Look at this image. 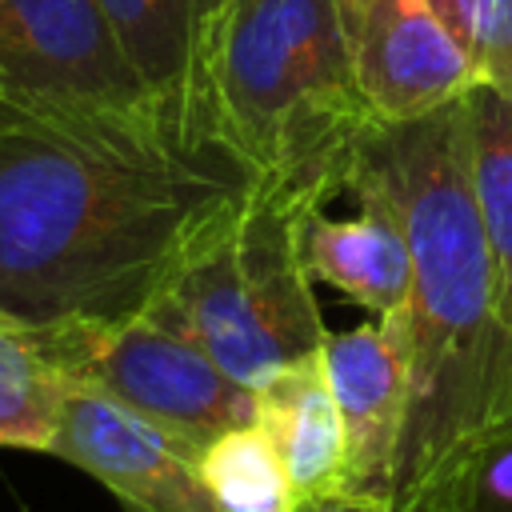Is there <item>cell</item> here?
Returning <instances> with one entry per match:
<instances>
[{"mask_svg":"<svg viewBox=\"0 0 512 512\" xmlns=\"http://www.w3.org/2000/svg\"><path fill=\"white\" fill-rule=\"evenodd\" d=\"M248 184L224 148H184L152 124L0 104V320L44 332L144 312Z\"/></svg>","mask_w":512,"mask_h":512,"instance_id":"1","label":"cell"},{"mask_svg":"<svg viewBox=\"0 0 512 512\" xmlns=\"http://www.w3.org/2000/svg\"><path fill=\"white\" fill-rule=\"evenodd\" d=\"M352 180L396 208L412 256L408 300L384 316L408 380L392 512H452L484 456L512 440V328L496 312L464 96L368 124Z\"/></svg>","mask_w":512,"mask_h":512,"instance_id":"2","label":"cell"},{"mask_svg":"<svg viewBox=\"0 0 512 512\" xmlns=\"http://www.w3.org/2000/svg\"><path fill=\"white\" fill-rule=\"evenodd\" d=\"M204 124L256 188L304 212L348 192L372 120L340 0H224L204 44Z\"/></svg>","mask_w":512,"mask_h":512,"instance_id":"3","label":"cell"},{"mask_svg":"<svg viewBox=\"0 0 512 512\" xmlns=\"http://www.w3.org/2000/svg\"><path fill=\"white\" fill-rule=\"evenodd\" d=\"M308 216L248 184L188 240L144 312L192 340L236 384L260 388L328 340L300 248Z\"/></svg>","mask_w":512,"mask_h":512,"instance_id":"4","label":"cell"},{"mask_svg":"<svg viewBox=\"0 0 512 512\" xmlns=\"http://www.w3.org/2000/svg\"><path fill=\"white\" fill-rule=\"evenodd\" d=\"M36 336L68 380L100 388L196 452L228 428L252 424V388L224 376L192 340L148 312L116 324L44 328Z\"/></svg>","mask_w":512,"mask_h":512,"instance_id":"5","label":"cell"},{"mask_svg":"<svg viewBox=\"0 0 512 512\" xmlns=\"http://www.w3.org/2000/svg\"><path fill=\"white\" fill-rule=\"evenodd\" d=\"M0 104L164 128L100 0H0Z\"/></svg>","mask_w":512,"mask_h":512,"instance_id":"6","label":"cell"},{"mask_svg":"<svg viewBox=\"0 0 512 512\" xmlns=\"http://www.w3.org/2000/svg\"><path fill=\"white\" fill-rule=\"evenodd\" d=\"M48 456L88 472L124 512H220L200 480V452L104 396L68 380Z\"/></svg>","mask_w":512,"mask_h":512,"instance_id":"7","label":"cell"},{"mask_svg":"<svg viewBox=\"0 0 512 512\" xmlns=\"http://www.w3.org/2000/svg\"><path fill=\"white\" fill-rule=\"evenodd\" d=\"M348 68L372 124L420 120L460 100L476 72L428 0H340Z\"/></svg>","mask_w":512,"mask_h":512,"instance_id":"8","label":"cell"},{"mask_svg":"<svg viewBox=\"0 0 512 512\" xmlns=\"http://www.w3.org/2000/svg\"><path fill=\"white\" fill-rule=\"evenodd\" d=\"M324 372L344 432V492L392 508V476L408 404L396 328L376 316L372 324L328 332Z\"/></svg>","mask_w":512,"mask_h":512,"instance_id":"9","label":"cell"},{"mask_svg":"<svg viewBox=\"0 0 512 512\" xmlns=\"http://www.w3.org/2000/svg\"><path fill=\"white\" fill-rule=\"evenodd\" d=\"M224 0H100L164 128L184 148H216L204 124V44Z\"/></svg>","mask_w":512,"mask_h":512,"instance_id":"10","label":"cell"},{"mask_svg":"<svg viewBox=\"0 0 512 512\" xmlns=\"http://www.w3.org/2000/svg\"><path fill=\"white\" fill-rule=\"evenodd\" d=\"M348 192L356 196L360 212L348 220H332L312 212L304 220V264L312 280H324L352 304L368 308L372 316H388L408 300L412 284V256L408 236L396 208L364 180H352Z\"/></svg>","mask_w":512,"mask_h":512,"instance_id":"11","label":"cell"},{"mask_svg":"<svg viewBox=\"0 0 512 512\" xmlns=\"http://www.w3.org/2000/svg\"><path fill=\"white\" fill-rule=\"evenodd\" d=\"M252 424L276 448L300 504L344 492V432L324 348L252 388Z\"/></svg>","mask_w":512,"mask_h":512,"instance_id":"12","label":"cell"},{"mask_svg":"<svg viewBox=\"0 0 512 512\" xmlns=\"http://www.w3.org/2000/svg\"><path fill=\"white\" fill-rule=\"evenodd\" d=\"M472 192L492 264L496 312L512 328V96L488 84L464 92Z\"/></svg>","mask_w":512,"mask_h":512,"instance_id":"13","label":"cell"},{"mask_svg":"<svg viewBox=\"0 0 512 512\" xmlns=\"http://www.w3.org/2000/svg\"><path fill=\"white\" fill-rule=\"evenodd\" d=\"M68 376L52 364L40 336L0 320V448L48 452Z\"/></svg>","mask_w":512,"mask_h":512,"instance_id":"14","label":"cell"},{"mask_svg":"<svg viewBox=\"0 0 512 512\" xmlns=\"http://www.w3.org/2000/svg\"><path fill=\"white\" fill-rule=\"evenodd\" d=\"M200 480L220 512H296V488L256 424L228 428L200 452Z\"/></svg>","mask_w":512,"mask_h":512,"instance_id":"15","label":"cell"},{"mask_svg":"<svg viewBox=\"0 0 512 512\" xmlns=\"http://www.w3.org/2000/svg\"><path fill=\"white\" fill-rule=\"evenodd\" d=\"M464 48L476 84L512 96V0H428Z\"/></svg>","mask_w":512,"mask_h":512,"instance_id":"16","label":"cell"},{"mask_svg":"<svg viewBox=\"0 0 512 512\" xmlns=\"http://www.w3.org/2000/svg\"><path fill=\"white\" fill-rule=\"evenodd\" d=\"M452 512H512V440L484 456Z\"/></svg>","mask_w":512,"mask_h":512,"instance_id":"17","label":"cell"},{"mask_svg":"<svg viewBox=\"0 0 512 512\" xmlns=\"http://www.w3.org/2000/svg\"><path fill=\"white\" fill-rule=\"evenodd\" d=\"M296 512H392V508H388V504H372V500H360V496L340 492V496L308 500V504H300Z\"/></svg>","mask_w":512,"mask_h":512,"instance_id":"18","label":"cell"}]
</instances>
